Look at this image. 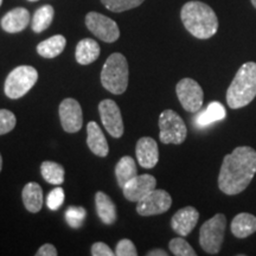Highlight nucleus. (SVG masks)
I'll list each match as a JSON object with an SVG mask.
<instances>
[{
    "label": "nucleus",
    "mask_w": 256,
    "mask_h": 256,
    "mask_svg": "<svg viewBox=\"0 0 256 256\" xmlns=\"http://www.w3.org/2000/svg\"><path fill=\"white\" fill-rule=\"evenodd\" d=\"M100 46L98 43L92 38H84V40H80L76 46L75 57L76 60L82 66H87L95 62L100 56Z\"/></svg>",
    "instance_id": "18"
},
{
    "label": "nucleus",
    "mask_w": 256,
    "mask_h": 256,
    "mask_svg": "<svg viewBox=\"0 0 256 256\" xmlns=\"http://www.w3.org/2000/svg\"><path fill=\"white\" fill-rule=\"evenodd\" d=\"M16 115L8 110H0V136L11 132L16 127Z\"/></svg>",
    "instance_id": "30"
},
{
    "label": "nucleus",
    "mask_w": 256,
    "mask_h": 256,
    "mask_svg": "<svg viewBox=\"0 0 256 256\" xmlns=\"http://www.w3.org/2000/svg\"><path fill=\"white\" fill-rule=\"evenodd\" d=\"M54 16H55V11H54L52 6H42V8L34 12V18H32V30L36 32V34H40V32L46 31L50 26L51 23H52Z\"/></svg>",
    "instance_id": "25"
},
{
    "label": "nucleus",
    "mask_w": 256,
    "mask_h": 256,
    "mask_svg": "<svg viewBox=\"0 0 256 256\" xmlns=\"http://www.w3.org/2000/svg\"><path fill=\"white\" fill-rule=\"evenodd\" d=\"M37 256H56L57 255V249L54 247L50 243H46V244L42 246V247L38 249L36 252Z\"/></svg>",
    "instance_id": "34"
},
{
    "label": "nucleus",
    "mask_w": 256,
    "mask_h": 256,
    "mask_svg": "<svg viewBox=\"0 0 256 256\" xmlns=\"http://www.w3.org/2000/svg\"><path fill=\"white\" fill-rule=\"evenodd\" d=\"M87 215V211L81 206H70L66 211V220L72 228L78 229L82 226L83 220Z\"/></svg>",
    "instance_id": "29"
},
{
    "label": "nucleus",
    "mask_w": 256,
    "mask_h": 256,
    "mask_svg": "<svg viewBox=\"0 0 256 256\" xmlns=\"http://www.w3.org/2000/svg\"><path fill=\"white\" fill-rule=\"evenodd\" d=\"M159 138L162 144L184 142L188 136V128L184 120L172 110H166L159 116Z\"/></svg>",
    "instance_id": "7"
},
{
    "label": "nucleus",
    "mask_w": 256,
    "mask_h": 256,
    "mask_svg": "<svg viewBox=\"0 0 256 256\" xmlns=\"http://www.w3.org/2000/svg\"><path fill=\"white\" fill-rule=\"evenodd\" d=\"M86 25L92 34L106 43H114L120 37L119 26L113 19L98 12H89L86 16Z\"/></svg>",
    "instance_id": "8"
},
{
    "label": "nucleus",
    "mask_w": 256,
    "mask_h": 256,
    "mask_svg": "<svg viewBox=\"0 0 256 256\" xmlns=\"http://www.w3.org/2000/svg\"><path fill=\"white\" fill-rule=\"evenodd\" d=\"M101 121L107 132L113 138H121L124 134V121L116 102L110 98L101 101L98 104Z\"/></svg>",
    "instance_id": "11"
},
{
    "label": "nucleus",
    "mask_w": 256,
    "mask_h": 256,
    "mask_svg": "<svg viewBox=\"0 0 256 256\" xmlns=\"http://www.w3.org/2000/svg\"><path fill=\"white\" fill-rule=\"evenodd\" d=\"M92 256H114L115 252L108 247L104 242H96L92 246Z\"/></svg>",
    "instance_id": "33"
},
{
    "label": "nucleus",
    "mask_w": 256,
    "mask_h": 256,
    "mask_svg": "<svg viewBox=\"0 0 256 256\" xmlns=\"http://www.w3.org/2000/svg\"><path fill=\"white\" fill-rule=\"evenodd\" d=\"M200 212L194 206L178 210L171 220V226L180 236H188L197 226Z\"/></svg>",
    "instance_id": "15"
},
{
    "label": "nucleus",
    "mask_w": 256,
    "mask_h": 256,
    "mask_svg": "<svg viewBox=\"0 0 256 256\" xmlns=\"http://www.w3.org/2000/svg\"><path fill=\"white\" fill-rule=\"evenodd\" d=\"M226 116V108L220 102H211V104L208 106L206 110L200 112V114L194 118V124H196L197 127L204 128L209 124L216 122V121L223 120L224 118Z\"/></svg>",
    "instance_id": "22"
},
{
    "label": "nucleus",
    "mask_w": 256,
    "mask_h": 256,
    "mask_svg": "<svg viewBox=\"0 0 256 256\" xmlns=\"http://www.w3.org/2000/svg\"><path fill=\"white\" fill-rule=\"evenodd\" d=\"M96 212L104 224H113L116 220V206L104 192H96L95 194Z\"/></svg>",
    "instance_id": "20"
},
{
    "label": "nucleus",
    "mask_w": 256,
    "mask_h": 256,
    "mask_svg": "<svg viewBox=\"0 0 256 256\" xmlns=\"http://www.w3.org/2000/svg\"><path fill=\"white\" fill-rule=\"evenodd\" d=\"M38 72L34 66H19L14 68L6 78L4 90L5 95L12 100L23 98L36 84Z\"/></svg>",
    "instance_id": "5"
},
{
    "label": "nucleus",
    "mask_w": 256,
    "mask_h": 256,
    "mask_svg": "<svg viewBox=\"0 0 256 256\" xmlns=\"http://www.w3.org/2000/svg\"><path fill=\"white\" fill-rule=\"evenodd\" d=\"M226 218L223 214H217L206 220L200 230V244L210 255L218 254L226 232Z\"/></svg>",
    "instance_id": "6"
},
{
    "label": "nucleus",
    "mask_w": 256,
    "mask_h": 256,
    "mask_svg": "<svg viewBox=\"0 0 256 256\" xmlns=\"http://www.w3.org/2000/svg\"><path fill=\"white\" fill-rule=\"evenodd\" d=\"M115 255L118 256H136L138 252L136 246L130 240L124 238L118 243L116 249H115Z\"/></svg>",
    "instance_id": "32"
},
{
    "label": "nucleus",
    "mask_w": 256,
    "mask_h": 256,
    "mask_svg": "<svg viewBox=\"0 0 256 256\" xmlns=\"http://www.w3.org/2000/svg\"><path fill=\"white\" fill-rule=\"evenodd\" d=\"M87 144L89 150L94 153L95 156H107L108 152H110V147H108V142L106 140V136L104 132L101 130L100 126L95 121H90L87 126Z\"/></svg>",
    "instance_id": "17"
},
{
    "label": "nucleus",
    "mask_w": 256,
    "mask_h": 256,
    "mask_svg": "<svg viewBox=\"0 0 256 256\" xmlns=\"http://www.w3.org/2000/svg\"><path fill=\"white\" fill-rule=\"evenodd\" d=\"M172 206V198L165 190L154 188L151 194L138 202L136 212L140 216L162 215Z\"/></svg>",
    "instance_id": "10"
},
{
    "label": "nucleus",
    "mask_w": 256,
    "mask_h": 256,
    "mask_svg": "<svg viewBox=\"0 0 256 256\" xmlns=\"http://www.w3.org/2000/svg\"><path fill=\"white\" fill-rule=\"evenodd\" d=\"M252 6H254V8H256V0H252Z\"/></svg>",
    "instance_id": "37"
},
{
    "label": "nucleus",
    "mask_w": 256,
    "mask_h": 256,
    "mask_svg": "<svg viewBox=\"0 0 256 256\" xmlns=\"http://www.w3.org/2000/svg\"><path fill=\"white\" fill-rule=\"evenodd\" d=\"M60 120L63 130L68 133H76L82 128L83 113L81 104L74 98H66L60 104Z\"/></svg>",
    "instance_id": "12"
},
{
    "label": "nucleus",
    "mask_w": 256,
    "mask_h": 256,
    "mask_svg": "<svg viewBox=\"0 0 256 256\" xmlns=\"http://www.w3.org/2000/svg\"><path fill=\"white\" fill-rule=\"evenodd\" d=\"M145 0H101L104 8L112 12H124L142 4Z\"/></svg>",
    "instance_id": "27"
},
{
    "label": "nucleus",
    "mask_w": 256,
    "mask_h": 256,
    "mask_svg": "<svg viewBox=\"0 0 256 256\" xmlns=\"http://www.w3.org/2000/svg\"><path fill=\"white\" fill-rule=\"evenodd\" d=\"M66 200V194L62 188H56L50 192L46 198V206L50 210H58Z\"/></svg>",
    "instance_id": "31"
},
{
    "label": "nucleus",
    "mask_w": 256,
    "mask_h": 256,
    "mask_svg": "<svg viewBox=\"0 0 256 256\" xmlns=\"http://www.w3.org/2000/svg\"><path fill=\"white\" fill-rule=\"evenodd\" d=\"M256 96V63H244L236 72L226 90V102L232 110H240L250 104Z\"/></svg>",
    "instance_id": "3"
},
{
    "label": "nucleus",
    "mask_w": 256,
    "mask_h": 256,
    "mask_svg": "<svg viewBox=\"0 0 256 256\" xmlns=\"http://www.w3.org/2000/svg\"><path fill=\"white\" fill-rule=\"evenodd\" d=\"M28 2H38V0H28Z\"/></svg>",
    "instance_id": "38"
},
{
    "label": "nucleus",
    "mask_w": 256,
    "mask_h": 256,
    "mask_svg": "<svg viewBox=\"0 0 256 256\" xmlns=\"http://www.w3.org/2000/svg\"><path fill=\"white\" fill-rule=\"evenodd\" d=\"M138 174L136 160L132 156H124L119 160L115 168V176H116V180L119 186L122 188L130 179L136 177Z\"/></svg>",
    "instance_id": "24"
},
{
    "label": "nucleus",
    "mask_w": 256,
    "mask_h": 256,
    "mask_svg": "<svg viewBox=\"0 0 256 256\" xmlns=\"http://www.w3.org/2000/svg\"><path fill=\"white\" fill-rule=\"evenodd\" d=\"M66 44V37H63L62 34H56L40 42L37 46V52L44 58H55L63 52Z\"/></svg>",
    "instance_id": "23"
},
{
    "label": "nucleus",
    "mask_w": 256,
    "mask_h": 256,
    "mask_svg": "<svg viewBox=\"0 0 256 256\" xmlns=\"http://www.w3.org/2000/svg\"><path fill=\"white\" fill-rule=\"evenodd\" d=\"M136 159L144 168H153L159 162L158 144L153 138L144 136L139 139L136 147Z\"/></svg>",
    "instance_id": "14"
},
{
    "label": "nucleus",
    "mask_w": 256,
    "mask_h": 256,
    "mask_svg": "<svg viewBox=\"0 0 256 256\" xmlns=\"http://www.w3.org/2000/svg\"><path fill=\"white\" fill-rule=\"evenodd\" d=\"M156 186V179L151 174H140L130 179L122 188L124 196L130 202L138 203L151 194Z\"/></svg>",
    "instance_id": "13"
},
{
    "label": "nucleus",
    "mask_w": 256,
    "mask_h": 256,
    "mask_svg": "<svg viewBox=\"0 0 256 256\" xmlns=\"http://www.w3.org/2000/svg\"><path fill=\"white\" fill-rule=\"evenodd\" d=\"M178 100L185 110L196 113L202 108L204 100L203 89L198 82L192 78H183L177 83L176 87Z\"/></svg>",
    "instance_id": "9"
},
{
    "label": "nucleus",
    "mask_w": 256,
    "mask_h": 256,
    "mask_svg": "<svg viewBox=\"0 0 256 256\" xmlns=\"http://www.w3.org/2000/svg\"><path fill=\"white\" fill-rule=\"evenodd\" d=\"M23 202L28 211L36 214L43 206V190L38 183H28L23 188Z\"/></svg>",
    "instance_id": "21"
},
{
    "label": "nucleus",
    "mask_w": 256,
    "mask_h": 256,
    "mask_svg": "<svg viewBox=\"0 0 256 256\" xmlns=\"http://www.w3.org/2000/svg\"><path fill=\"white\" fill-rule=\"evenodd\" d=\"M128 63L122 54L115 52L108 57L101 72V83L114 95L124 94L128 87Z\"/></svg>",
    "instance_id": "4"
},
{
    "label": "nucleus",
    "mask_w": 256,
    "mask_h": 256,
    "mask_svg": "<svg viewBox=\"0 0 256 256\" xmlns=\"http://www.w3.org/2000/svg\"><path fill=\"white\" fill-rule=\"evenodd\" d=\"M256 174V151L249 146L236 147L223 159L218 176V188L234 196L248 188Z\"/></svg>",
    "instance_id": "1"
},
{
    "label": "nucleus",
    "mask_w": 256,
    "mask_h": 256,
    "mask_svg": "<svg viewBox=\"0 0 256 256\" xmlns=\"http://www.w3.org/2000/svg\"><path fill=\"white\" fill-rule=\"evenodd\" d=\"M170 250L176 256H196L197 252L182 238H172L168 243Z\"/></svg>",
    "instance_id": "28"
},
{
    "label": "nucleus",
    "mask_w": 256,
    "mask_h": 256,
    "mask_svg": "<svg viewBox=\"0 0 256 256\" xmlns=\"http://www.w3.org/2000/svg\"><path fill=\"white\" fill-rule=\"evenodd\" d=\"M2 0H0V6H2Z\"/></svg>",
    "instance_id": "39"
},
{
    "label": "nucleus",
    "mask_w": 256,
    "mask_h": 256,
    "mask_svg": "<svg viewBox=\"0 0 256 256\" xmlns=\"http://www.w3.org/2000/svg\"><path fill=\"white\" fill-rule=\"evenodd\" d=\"M2 154H0V171H2Z\"/></svg>",
    "instance_id": "36"
},
{
    "label": "nucleus",
    "mask_w": 256,
    "mask_h": 256,
    "mask_svg": "<svg viewBox=\"0 0 256 256\" xmlns=\"http://www.w3.org/2000/svg\"><path fill=\"white\" fill-rule=\"evenodd\" d=\"M184 26L198 40H209L218 30V19L212 8L202 2H188L180 11Z\"/></svg>",
    "instance_id": "2"
},
{
    "label": "nucleus",
    "mask_w": 256,
    "mask_h": 256,
    "mask_svg": "<svg viewBox=\"0 0 256 256\" xmlns=\"http://www.w3.org/2000/svg\"><path fill=\"white\" fill-rule=\"evenodd\" d=\"M30 23V12L24 8H16L8 12L2 19V30L8 34H18Z\"/></svg>",
    "instance_id": "16"
},
{
    "label": "nucleus",
    "mask_w": 256,
    "mask_h": 256,
    "mask_svg": "<svg viewBox=\"0 0 256 256\" xmlns=\"http://www.w3.org/2000/svg\"><path fill=\"white\" fill-rule=\"evenodd\" d=\"M148 256H168V252L162 249H153V250L147 252Z\"/></svg>",
    "instance_id": "35"
},
{
    "label": "nucleus",
    "mask_w": 256,
    "mask_h": 256,
    "mask_svg": "<svg viewBox=\"0 0 256 256\" xmlns=\"http://www.w3.org/2000/svg\"><path fill=\"white\" fill-rule=\"evenodd\" d=\"M230 228L238 238H248L256 232V217L248 212L238 214L234 217Z\"/></svg>",
    "instance_id": "19"
},
{
    "label": "nucleus",
    "mask_w": 256,
    "mask_h": 256,
    "mask_svg": "<svg viewBox=\"0 0 256 256\" xmlns=\"http://www.w3.org/2000/svg\"><path fill=\"white\" fill-rule=\"evenodd\" d=\"M42 177L52 185H60L64 182V168L62 165L54 162H44L40 166Z\"/></svg>",
    "instance_id": "26"
}]
</instances>
